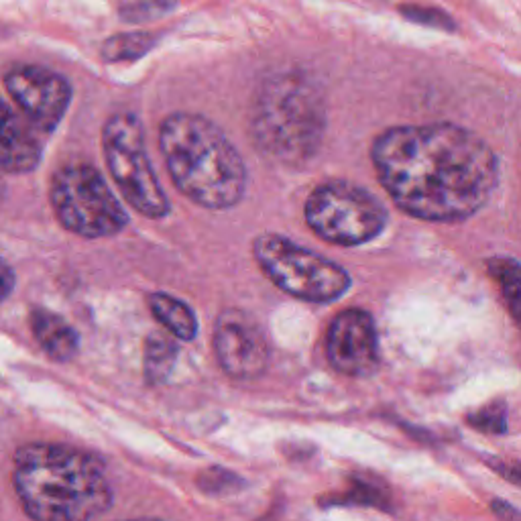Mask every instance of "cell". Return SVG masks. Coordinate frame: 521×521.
<instances>
[{
	"label": "cell",
	"instance_id": "obj_16",
	"mask_svg": "<svg viewBox=\"0 0 521 521\" xmlns=\"http://www.w3.org/2000/svg\"><path fill=\"white\" fill-rule=\"evenodd\" d=\"M176 344L163 336H151L145 346V377L151 383L163 381L176 361Z\"/></svg>",
	"mask_w": 521,
	"mask_h": 521
},
{
	"label": "cell",
	"instance_id": "obj_1",
	"mask_svg": "<svg viewBox=\"0 0 521 521\" xmlns=\"http://www.w3.org/2000/svg\"><path fill=\"white\" fill-rule=\"evenodd\" d=\"M371 159L395 206L430 222L471 218L499 184L495 151L454 123L391 127L373 141Z\"/></svg>",
	"mask_w": 521,
	"mask_h": 521
},
{
	"label": "cell",
	"instance_id": "obj_17",
	"mask_svg": "<svg viewBox=\"0 0 521 521\" xmlns=\"http://www.w3.org/2000/svg\"><path fill=\"white\" fill-rule=\"evenodd\" d=\"M176 5L178 0H127L121 7V15L131 23H147L167 15Z\"/></svg>",
	"mask_w": 521,
	"mask_h": 521
},
{
	"label": "cell",
	"instance_id": "obj_4",
	"mask_svg": "<svg viewBox=\"0 0 521 521\" xmlns=\"http://www.w3.org/2000/svg\"><path fill=\"white\" fill-rule=\"evenodd\" d=\"M251 135L267 157L283 165L310 161L326 135V100L320 86L300 72L265 80L251 106Z\"/></svg>",
	"mask_w": 521,
	"mask_h": 521
},
{
	"label": "cell",
	"instance_id": "obj_8",
	"mask_svg": "<svg viewBox=\"0 0 521 521\" xmlns=\"http://www.w3.org/2000/svg\"><path fill=\"white\" fill-rule=\"evenodd\" d=\"M306 220L320 239L340 247H357L383 233L387 210L365 188L334 180L320 184L310 194Z\"/></svg>",
	"mask_w": 521,
	"mask_h": 521
},
{
	"label": "cell",
	"instance_id": "obj_15",
	"mask_svg": "<svg viewBox=\"0 0 521 521\" xmlns=\"http://www.w3.org/2000/svg\"><path fill=\"white\" fill-rule=\"evenodd\" d=\"M157 45L153 33H123L114 35L102 45V57L106 62H135Z\"/></svg>",
	"mask_w": 521,
	"mask_h": 521
},
{
	"label": "cell",
	"instance_id": "obj_14",
	"mask_svg": "<svg viewBox=\"0 0 521 521\" xmlns=\"http://www.w3.org/2000/svg\"><path fill=\"white\" fill-rule=\"evenodd\" d=\"M149 308L153 316L163 324L167 332H171L180 340H192L198 332V322L190 306L182 300L171 298L167 294H153L149 298Z\"/></svg>",
	"mask_w": 521,
	"mask_h": 521
},
{
	"label": "cell",
	"instance_id": "obj_12",
	"mask_svg": "<svg viewBox=\"0 0 521 521\" xmlns=\"http://www.w3.org/2000/svg\"><path fill=\"white\" fill-rule=\"evenodd\" d=\"M37 131L0 98V171L29 173L41 161Z\"/></svg>",
	"mask_w": 521,
	"mask_h": 521
},
{
	"label": "cell",
	"instance_id": "obj_11",
	"mask_svg": "<svg viewBox=\"0 0 521 521\" xmlns=\"http://www.w3.org/2000/svg\"><path fill=\"white\" fill-rule=\"evenodd\" d=\"M326 355L332 367L344 375H371L379 365V340L373 316L359 308L340 312L326 334Z\"/></svg>",
	"mask_w": 521,
	"mask_h": 521
},
{
	"label": "cell",
	"instance_id": "obj_20",
	"mask_svg": "<svg viewBox=\"0 0 521 521\" xmlns=\"http://www.w3.org/2000/svg\"><path fill=\"white\" fill-rule=\"evenodd\" d=\"M13 285H15L13 269L5 263L3 257H0V302H5L9 298V294L13 292Z\"/></svg>",
	"mask_w": 521,
	"mask_h": 521
},
{
	"label": "cell",
	"instance_id": "obj_2",
	"mask_svg": "<svg viewBox=\"0 0 521 521\" xmlns=\"http://www.w3.org/2000/svg\"><path fill=\"white\" fill-rule=\"evenodd\" d=\"M13 485L33 521H94L112 505V487L100 462L62 444L21 446Z\"/></svg>",
	"mask_w": 521,
	"mask_h": 521
},
{
	"label": "cell",
	"instance_id": "obj_6",
	"mask_svg": "<svg viewBox=\"0 0 521 521\" xmlns=\"http://www.w3.org/2000/svg\"><path fill=\"white\" fill-rule=\"evenodd\" d=\"M102 149L110 176L125 200L143 216H167L169 200L149 161L143 125L137 114H112L102 131Z\"/></svg>",
	"mask_w": 521,
	"mask_h": 521
},
{
	"label": "cell",
	"instance_id": "obj_21",
	"mask_svg": "<svg viewBox=\"0 0 521 521\" xmlns=\"http://www.w3.org/2000/svg\"><path fill=\"white\" fill-rule=\"evenodd\" d=\"M5 200V182H3V171H0V204Z\"/></svg>",
	"mask_w": 521,
	"mask_h": 521
},
{
	"label": "cell",
	"instance_id": "obj_22",
	"mask_svg": "<svg viewBox=\"0 0 521 521\" xmlns=\"http://www.w3.org/2000/svg\"><path fill=\"white\" fill-rule=\"evenodd\" d=\"M125 521H161V519H151V517H141V519H125Z\"/></svg>",
	"mask_w": 521,
	"mask_h": 521
},
{
	"label": "cell",
	"instance_id": "obj_19",
	"mask_svg": "<svg viewBox=\"0 0 521 521\" xmlns=\"http://www.w3.org/2000/svg\"><path fill=\"white\" fill-rule=\"evenodd\" d=\"M403 13L408 15L410 19L414 21H420V23H426V25H434V27H450L452 29V23L446 19V15L438 13V11H428V9H403Z\"/></svg>",
	"mask_w": 521,
	"mask_h": 521
},
{
	"label": "cell",
	"instance_id": "obj_13",
	"mask_svg": "<svg viewBox=\"0 0 521 521\" xmlns=\"http://www.w3.org/2000/svg\"><path fill=\"white\" fill-rule=\"evenodd\" d=\"M31 330L45 355L53 361H70L78 353V334L62 316L37 308L31 312Z\"/></svg>",
	"mask_w": 521,
	"mask_h": 521
},
{
	"label": "cell",
	"instance_id": "obj_7",
	"mask_svg": "<svg viewBox=\"0 0 521 521\" xmlns=\"http://www.w3.org/2000/svg\"><path fill=\"white\" fill-rule=\"evenodd\" d=\"M253 253L261 269L279 289L304 302H332L351 285V275L338 263L279 235L259 237L253 245Z\"/></svg>",
	"mask_w": 521,
	"mask_h": 521
},
{
	"label": "cell",
	"instance_id": "obj_18",
	"mask_svg": "<svg viewBox=\"0 0 521 521\" xmlns=\"http://www.w3.org/2000/svg\"><path fill=\"white\" fill-rule=\"evenodd\" d=\"M493 271L497 281L501 283L505 298L517 316V306H519V267L513 259H501L499 263H493Z\"/></svg>",
	"mask_w": 521,
	"mask_h": 521
},
{
	"label": "cell",
	"instance_id": "obj_5",
	"mask_svg": "<svg viewBox=\"0 0 521 521\" xmlns=\"http://www.w3.org/2000/svg\"><path fill=\"white\" fill-rule=\"evenodd\" d=\"M51 206L70 233L84 239L119 235L129 216L100 171L86 163L66 165L55 173L49 190Z\"/></svg>",
	"mask_w": 521,
	"mask_h": 521
},
{
	"label": "cell",
	"instance_id": "obj_3",
	"mask_svg": "<svg viewBox=\"0 0 521 521\" xmlns=\"http://www.w3.org/2000/svg\"><path fill=\"white\" fill-rule=\"evenodd\" d=\"M159 147L176 188L210 210L237 206L247 190V167L228 137L202 114L173 112L159 127Z\"/></svg>",
	"mask_w": 521,
	"mask_h": 521
},
{
	"label": "cell",
	"instance_id": "obj_9",
	"mask_svg": "<svg viewBox=\"0 0 521 521\" xmlns=\"http://www.w3.org/2000/svg\"><path fill=\"white\" fill-rule=\"evenodd\" d=\"M5 86L25 121L37 133H51L60 125L72 100L68 80L39 66L11 70L5 78Z\"/></svg>",
	"mask_w": 521,
	"mask_h": 521
},
{
	"label": "cell",
	"instance_id": "obj_10",
	"mask_svg": "<svg viewBox=\"0 0 521 521\" xmlns=\"http://www.w3.org/2000/svg\"><path fill=\"white\" fill-rule=\"evenodd\" d=\"M214 353L222 371L235 379H255L269 365V344L261 324L243 310H224L216 320Z\"/></svg>",
	"mask_w": 521,
	"mask_h": 521
}]
</instances>
